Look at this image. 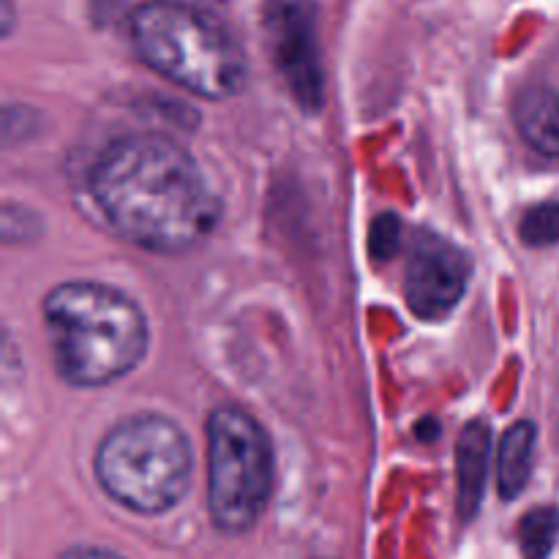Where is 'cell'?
<instances>
[{"label": "cell", "mask_w": 559, "mask_h": 559, "mask_svg": "<svg viewBox=\"0 0 559 559\" xmlns=\"http://www.w3.org/2000/svg\"><path fill=\"white\" fill-rule=\"evenodd\" d=\"M129 27L136 55L183 91L211 102L243 91V49L207 11L180 0H147L134 9Z\"/></svg>", "instance_id": "3957f363"}, {"label": "cell", "mask_w": 559, "mask_h": 559, "mask_svg": "<svg viewBox=\"0 0 559 559\" xmlns=\"http://www.w3.org/2000/svg\"><path fill=\"white\" fill-rule=\"evenodd\" d=\"M273 489V445L246 409L218 407L207 418V508L222 533H249Z\"/></svg>", "instance_id": "5b68a950"}, {"label": "cell", "mask_w": 559, "mask_h": 559, "mask_svg": "<svg viewBox=\"0 0 559 559\" xmlns=\"http://www.w3.org/2000/svg\"><path fill=\"white\" fill-rule=\"evenodd\" d=\"M473 276L467 251L440 235L420 233L404 265V298L420 320H442L464 298Z\"/></svg>", "instance_id": "8992f818"}, {"label": "cell", "mask_w": 559, "mask_h": 559, "mask_svg": "<svg viewBox=\"0 0 559 559\" xmlns=\"http://www.w3.org/2000/svg\"><path fill=\"white\" fill-rule=\"evenodd\" d=\"M491 453V426L475 418L464 426L456 442V511L464 524L475 519L480 511L486 491V475H489Z\"/></svg>", "instance_id": "ba28073f"}, {"label": "cell", "mask_w": 559, "mask_h": 559, "mask_svg": "<svg viewBox=\"0 0 559 559\" xmlns=\"http://www.w3.org/2000/svg\"><path fill=\"white\" fill-rule=\"evenodd\" d=\"M404 238V224L396 213H380L369 229V251L377 262H388L399 254Z\"/></svg>", "instance_id": "4fadbf2b"}, {"label": "cell", "mask_w": 559, "mask_h": 559, "mask_svg": "<svg viewBox=\"0 0 559 559\" xmlns=\"http://www.w3.org/2000/svg\"><path fill=\"white\" fill-rule=\"evenodd\" d=\"M519 235H522V243L533 249L559 243V202H540L530 207L519 224Z\"/></svg>", "instance_id": "7c38bea8"}, {"label": "cell", "mask_w": 559, "mask_h": 559, "mask_svg": "<svg viewBox=\"0 0 559 559\" xmlns=\"http://www.w3.org/2000/svg\"><path fill=\"white\" fill-rule=\"evenodd\" d=\"M538 445V429L530 420H519L502 435L500 456H497V489L502 500H516L530 484Z\"/></svg>", "instance_id": "30bf717a"}, {"label": "cell", "mask_w": 559, "mask_h": 559, "mask_svg": "<svg viewBox=\"0 0 559 559\" xmlns=\"http://www.w3.org/2000/svg\"><path fill=\"white\" fill-rule=\"evenodd\" d=\"M415 435H418L424 442L437 440V437H440V424H437L435 418H424L418 426H415Z\"/></svg>", "instance_id": "9a60e30c"}, {"label": "cell", "mask_w": 559, "mask_h": 559, "mask_svg": "<svg viewBox=\"0 0 559 559\" xmlns=\"http://www.w3.org/2000/svg\"><path fill=\"white\" fill-rule=\"evenodd\" d=\"M271 27L273 58L295 98L304 109H317L322 104V66L320 47H317L314 14L300 0L278 3L267 16Z\"/></svg>", "instance_id": "52a82bcc"}, {"label": "cell", "mask_w": 559, "mask_h": 559, "mask_svg": "<svg viewBox=\"0 0 559 559\" xmlns=\"http://www.w3.org/2000/svg\"><path fill=\"white\" fill-rule=\"evenodd\" d=\"M55 369L74 388H104L145 358L151 331L136 300L109 284L63 282L41 304Z\"/></svg>", "instance_id": "7a4b0ae2"}, {"label": "cell", "mask_w": 559, "mask_h": 559, "mask_svg": "<svg viewBox=\"0 0 559 559\" xmlns=\"http://www.w3.org/2000/svg\"><path fill=\"white\" fill-rule=\"evenodd\" d=\"M559 538V511L551 506L533 508L519 524V544L524 559H546Z\"/></svg>", "instance_id": "8fae6325"}, {"label": "cell", "mask_w": 559, "mask_h": 559, "mask_svg": "<svg viewBox=\"0 0 559 559\" xmlns=\"http://www.w3.org/2000/svg\"><path fill=\"white\" fill-rule=\"evenodd\" d=\"M191 442L164 415L120 420L98 442L93 469L118 506L158 516L178 506L191 486Z\"/></svg>", "instance_id": "277c9868"}, {"label": "cell", "mask_w": 559, "mask_h": 559, "mask_svg": "<svg viewBox=\"0 0 559 559\" xmlns=\"http://www.w3.org/2000/svg\"><path fill=\"white\" fill-rule=\"evenodd\" d=\"M60 559H123L120 555L109 549H98V546H80V549H71L66 551Z\"/></svg>", "instance_id": "5bb4252c"}, {"label": "cell", "mask_w": 559, "mask_h": 559, "mask_svg": "<svg viewBox=\"0 0 559 559\" xmlns=\"http://www.w3.org/2000/svg\"><path fill=\"white\" fill-rule=\"evenodd\" d=\"M91 197L120 238L153 254L191 251L222 218L200 164L162 134L109 142L91 167Z\"/></svg>", "instance_id": "6da1fadb"}, {"label": "cell", "mask_w": 559, "mask_h": 559, "mask_svg": "<svg viewBox=\"0 0 559 559\" xmlns=\"http://www.w3.org/2000/svg\"><path fill=\"white\" fill-rule=\"evenodd\" d=\"M519 134L544 156L559 158V93L546 85L527 87L513 107Z\"/></svg>", "instance_id": "9c48e42d"}]
</instances>
